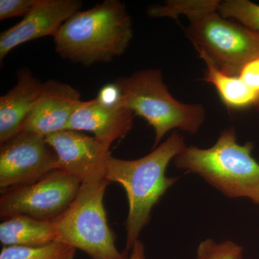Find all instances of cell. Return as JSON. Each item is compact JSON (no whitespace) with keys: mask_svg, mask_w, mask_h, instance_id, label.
Masks as SVG:
<instances>
[{"mask_svg":"<svg viewBox=\"0 0 259 259\" xmlns=\"http://www.w3.org/2000/svg\"></svg>","mask_w":259,"mask_h":259,"instance_id":"23","label":"cell"},{"mask_svg":"<svg viewBox=\"0 0 259 259\" xmlns=\"http://www.w3.org/2000/svg\"><path fill=\"white\" fill-rule=\"evenodd\" d=\"M197 259H243V247L231 241L217 243L208 238L199 243Z\"/></svg>","mask_w":259,"mask_h":259,"instance_id":"18","label":"cell"},{"mask_svg":"<svg viewBox=\"0 0 259 259\" xmlns=\"http://www.w3.org/2000/svg\"><path fill=\"white\" fill-rule=\"evenodd\" d=\"M57 155L59 169L81 181L105 177L107 157L110 154L95 137L79 131H66L46 137Z\"/></svg>","mask_w":259,"mask_h":259,"instance_id":"9","label":"cell"},{"mask_svg":"<svg viewBox=\"0 0 259 259\" xmlns=\"http://www.w3.org/2000/svg\"><path fill=\"white\" fill-rule=\"evenodd\" d=\"M134 36L125 5L105 0L68 19L54 35L57 54L85 66L110 62L125 54Z\"/></svg>","mask_w":259,"mask_h":259,"instance_id":"3","label":"cell"},{"mask_svg":"<svg viewBox=\"0 0 259 259\" xmlns=\"http://www.w3.org/2000/svg\"><path fill=\"white\" fill-rule=\"evenodd\" d=\"M17 78L14 88L0 97V144L21 132L42 91V83L28 68L19 70Z\"/></svg>","mask_w":259,"mask_h":259,"instance_id":"13","label":"cell"},{"mask_svg":"<svg viewBox=\"0 0 259 259\" xmlns=\"http://www.w3.org/2000/svg\"><path fill=\"white\" fill-rule=\"evenodd\" d=\"M109 183L105 177L81 182L74 202L54 221L56 241L82 250L92 259H128L116 248L107 223L104 196Z\"/></svg>","mask_w":259,"mask_h":259,"instance_id":"6","label":"cell"},{"mask_svg":"<svg viewBox=\"0 0 259 259\" xmlns=\"http://www.w3.org/2000/svg\"><path fill=\"white\" fill-rule=\"evenodd\" d=\"M128 259H146L145 258V247L142 242L138 240L134 243Z\"/></svg>","mask_w":259,"mask_h":259,"instance_id":"22","label":"cell"},{"mask_svg":"<svg viewBox=\"0 0 259 259\" xmlns=\"http://www.w3.org/2000/svg\"><path fill=\"white\" fill-rule=\"evenodd\" d=\"M39 0H0V20L25 16Z\"/></svg>","mask_w":259,"mask_h":259,"instance_id":"19","label":"cell"},{"mask_svg":"<svg viewBox=\"0 0 259 259\" xmlns=\"http://www.w3.org/2000/svg\"><path fill=\"white\" fill-rule=\"evenodd\" d=\"M218 12L223 18L234 19L259 33V5L248 0L220 1Z\"/></svg>","mask_w":259,"mask_h":259,"instance_id":"17","label":"cell"},{"mask_svg":"<svg viewBox=\"0 0 259 259\" xmlns=\"http://www.w3.org/2000/svg\"><path fill=\"white\" fill-rule=\"evenodd\" d=\"M57 240L54 221L13 216L0 225V241L4 246H39Z\"/></svg>","mask_w":259,"mask_h":259,"instance_id":"14","label":"cell"},{"mask_svg":"<svg viewBox=\"0 0 259 259\" xmlns=\"http://www.w3.org/2000/svg\"><path fill=\"white\" fill-rule=\"evenodd\" d=\"M96 99L105 105H120L121 104L120 90L115 82L108 83L100 90Z\"/></svg>","mask_w":259,"mask_h":259,"instance_id":"21","label":"cell"},{"mask_svg":"<svg viewBox=\"0 0 259 259\" xmlns=\"http://www.w3.org/2000/svg\"><path fill=\"white\" fill-rule=\"evenodd\" d=\"M218 0H171L148 8L152 18H188L189 40L201 59L221 72L240 76L248 64L259 57V33L223 18Z\"/></svg>","mask_w":259,"mask_h":259,"instance_id":"1","label":"cell"},{"mask_svg":"<svg viewBox=\"0 0 259 259\" xmlns=\"http://www.w3.org/2000/svg\"><path fill=\"white\" fill-rule=\"evenodd\" d=\"M81 182L61 169L48 174L36 182L2 193L0 215H25L39 221H54L77 196Z\"/></svg>","mask_w":259,"mask_h":259,"instance_id":"7","label":"cell"},{"mask_svg":"<svg viewBox=\"0 0 259 259\" xmlns=\"http://www.w3.org/2000/svg\"><path fill=\"white\" fill-rule=\"evenodd\" d=\"M203 79L215 88L221 100L228 108L245 109L255 107L259 110V95L240 76H231L221 72L212 64L206 63Z\"/></svg>","mask_w":259,"mask_h":259,"instance_id":"15","label":"cell"},{"mask_svg":"<svg viewBox=\"0 0 259 259\" xmlns=\"http://www.w3.org/2000/svg\"><path fill=\"white\" fill-rule=\"evenodd\" d=\"M76 250L59 241L39 246H3L0 259H74Z\"/></svg>","mask_w":259,"mask_h":259,"instance_id":"16","label":"cell"},{"mask_svg":"<svg viewBox=\"0 0 259 259\" xmlns=\"http://www.w3.org/2000/svg\"><path fill=\"white\" fill-rule=\"evenodd\" d=\"M240 77L259 95V57L245 66Z\"/></svg>","mask_w":259,"mask_h":259,"instance_id":"20","label":"cell"},{"mask_svg":"<svg viewBox=\"0 0 259 259\" xmlns=\"http://www.w3.org/2000/svg\"><path fill=\"white\" fill-rule=\"evenodd\" d=\"M79 0H39L20 23L0 34V60L15 47L56 32L75 13L80 11Z\"/></svg>","mask_w":259,"mask_h":259,"instance_id":"10","label":"cell"},{"mask_svg":"<svg viewBox=\"0 0 259 259\" xmlns=\"http://www.w3.org/2000/svg\"><path fill=\"white\" fill-rule=\"evenodd\" d=\"M134 113L122 103L108 105L96 98L82 101L75 111L67 130L88 131L110 149L115 141L123 139L133 127Z\"/></svg>","mask_w":259,"mask_h":259,"instance_id":"12","label":"cell"},{"mask_svg":"<svg viewBox=\"0 0 259 259\" xmlns=\"http://www.w3.org/2000/svg\"><path fill=\"white\" fill-rule=\"evenodd\" d=\"M121 93V103L142 117L155 131L153 149L172 130L196 134L203 125L206 110L199 104L182 103L168 91L161 71L141 70L115 81Z\"/></svg>","mask_w":259,"mask_h":259,"instance_id":"5","label":"cell"},{"mask_svg":"<svg viewBox=\"0 0 259 259\" xmlns=\"http://www.w3.org/2000/svg\"><path fill=\"white\" fill-rule=\"evenodd\" d=\"M59 169L57 155L45 137L21 131L0 146V190L31 185Z\"/></svg>","mask_w":259,"mask_h":259,"instance_id":"8","label":"cell"},{"mask_svg":"<svg viewBox=\"0 0 259 259\" xmlns=\"http://www.w3.org/2000/svg\"><path fill=\"white\" fill-rule=\"evenodd\" d=\"M253 145L237 142L233 127L223 131L212 147L186 146L174 159L175 166L194 173L230 198L247 197L259 204V163Z\"/></svg>","mask_w":259,"mask_h":259,"instance_id":"4","label":"cell"},{"mask_svg":"<svg viewBox=\"0 0 259 259\" xmlns=\"http://www.w3.org/2000/svg\"><path fill=\"white\" fill-rule=\"evenodd\" d=\"M186 147L183 136L177 131L144 157L122 160L109 155L105 166V179L120 184L128 201L125 221L126 250L132 249L141 231L147 226L153 207L167 190L178 180L167 177V167Z\"/></svg>","mask_w":259,"mask_h":259,"instance_id":"2","label":"cell"},{"mask_svg":"<svg viewBox=\"0 0 259 259\" xmlns=\"http://www.w3.org/2000/svg\"><path fill=\"white\" fill-rule=\"evenodd\" d=\"M79 91L56 80L42 83L40 96L21 131L47 137L67 130L71 116L81 105Z\"/></svg>","mask_w":259,"mask_h":259,"instance_id":"11","label":"cell"}]
</instances>
